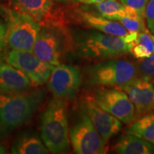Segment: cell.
<instances>
[{
    "mask_svg": "<svg viewBox=\"0 0 154 154\" xmlns=\"http://www.w3.org/2000/svg\"><path fill=\"white\" fill-rule=\"evenodd\" d=\"M44 98L45 91L42 89L19 94L0 93V137L26 124Z\"/></svg>",
    "mask_w": 154,
    "mask_h": 154,
    "instance_id": "6da1fadb",
    "label": "cell"
},
{
    "mask_svg": "<svg viewBox=\"0 0 154 154\" xmlns=\"http://www.w3.org/2000/svg\"><path fill=\"white\" fill-rule=\"evenodd\" d=\"M74 46L79 57L98 62L131 54L134 45L127 43L122 36L91 31L83 32L74 38Z\"/></svg>",
    "mask_w": 154,
    "mask_h": 154,
    "instance_id": "7a4b0ae2",
    "label": "cell"
},
{
    "mask_svg": "<svg viewBox=\"0 0 154 154\" xmlns=\"http://www.w3.org/2000/svg\"><path fill=\"white\" fill-rule=\"evenodd\" d=\"M84 76L88 86L121 88L139 77L138 63L124 57L98 61L86 67Z\"/></svg>",
    "mask_w": 154,
    "mask_h": 154,
    "instance_id": "3957f363",
    "label": "cell"
},
{
    "mask_svg": "<svg viewBox=\"0 0 154 154\" xmlns=\"http://www.w3.org/2000/svg\"><path fill=\"white\" fill-rule=\"evenodd\" d=\"M41 138L51 153H62L69 150L68 119L63 99L55 97L48 103L42 116Z\"/></svg>",
    "mask_w": 154,
    "mask_h": 154,
    "instance_id": "277c9868",
    "label": "cell"
},
{
    "mask_svg": "<svg viewBox=\"0 0 154 154\" xmlns=\"http://www.w3.org/2000/svg\"><path fill=\"white\" fill-rule=\"evenodd\" d=\"M7 21L5 42L14 50L32 51L42 26L29 14L5 9Z\"/></svg>",
    "mask_w": 154,
    "mask_h": 154,
    "instance_id": "5b68a950",
    "label": "cell"
},
{
    "mask_svg": "<svg viewBox=\"0 0 154 154\" xmlns=\"http://www.w3.org/2000/svg\"><path fill=\"white\" fill-rule=\"evenodd\" d=\"M71 143L78 154H103L108 152V142L96 129L81 106L79 118L69 131Z\"/></svg>",
    "mask_w": 154,
    "mask_h": 154,
    "instance_id": "8992f818",
    "label": "cell"
},
{
    "mask_svg": "<svg viewBox=\"0 0 154 154\" xmlns=\"http://www.w3.org/2000/svg\"><path fill=\"white\" fill-rule=\"evenodd\" d=\"M91 95L100 107L125 124L138 119L134 103L121 88L96 86Z\"/></svg>",
    "mask_w": 154,
    "mask_h": 154,
    "instance_id": "52a82bcc",
    "label": "cell"
},
{
    "mask_svg": "<svg viewBox=\"0 0 154 154\" xmlns=\"http://www.w3.org/2000/svg\"><path fill=\"white\" fill-rule=\"evenodd\" d=\"M55 0H9L13 10L29 14L42 27L63 28L66 25L64 13Z\"/></svg>",
    "mask_w": 154,
    "mask_h": 154,
    "instance_id": "ba28073f",
    "label": "cell"
},
{
    "mask_svg": "<svg viewBox=\"0 0 154 154\" xmlns=\"http://www.w3.org/2000/svg\"><path fill=\"white\" fill-rule=\"evenodd\" d=\"M7 62L24 73L34 86L47 82L54 68L40 59L32 51L13 49L7 55Z\"/></svg>",
    "mask_w": 154,
    "mask_h": 154,
    "instance_id": "9c48e42d",
    "label": "cell"
},
{
    "mask_svg": "<svg viewBox=\"0 0 154 154\" xmlns=\"http://www.w3.org/2000/svg\"><path fill=\"white\" fill-rule=\"evenodd\" d=\"M63 28L42 27L32 49L33 52L44 62L52 66L60 64L64 49Z\"/></svg>",
    "mask_w": 154,
    "mask_h": 154,
    "instance_id": "30bf717a",
    "label": "cell"
},
{
    "mask_svg": "<svg viewBox=\"0 0 154 154\" xmlns=\"http://www.w3.org/2000/svg\"><path fill=\"white\" fill-rule=\"evenodd\" d=\"M81 84L82 74L76 67L60 63L51 72L48 88L55 97L72 99L78 93Z\"/></svg>",
    "mask_w": 154,
    "mask_h": 154,
    "instance_id": "8fae6325",
    "label": "cell"
},
{
    "mask_svg": "<svg viewBox=\"0 0 154 154\" xmlns=\"http://www.w3.org/2000/svg\"><path fill=\"white\" fill-rule=\"evenodd\" d=\"M81 106L87 113L96 129L106 142L122 128L121 121L100 107L91 94L84 98Z\"/></svg>",
    "mask_w": 154,
    "mask_h": 154,
    "instance_id": "7c38bea8",
    "label": "cell"
},
{
    "mask_svg": "<svg viewBox=\"0 0 154 154\" xmlns=\"http://www.w3.org/2000/svg\"><path fill=\"white\" fill-rule=\"evenodd\" d=\"M120 88L126 92L134 103L138 118L154 111V86L151 81L138 77Z\"/></svg>",
    "mask_w": 154,
    "mask_h": 154,
    "instance_id": "4fadbf2b",
    "label": "cell"
},
{
    "mask_svg": "<svg viewBox=\"0 0 154 154\" xmlns=\"http://www.w3.org/2000/svg\"><path fill=\"white\" fill-rule=\"evenodd\" d=\"M32 83L24 73L10 64L0 63V93L19 94L31 89Z\"/></svg>",
    "mask_w": 154,
    "mask_h": 154,
    "instance_id": "5bb4252c",
    "label": "cell"
},
{
    "mask_svg": "<svg viewBox=\"0 0 154 154\" xmlns=\"http://www.w3.org/2000/svg\"><path fill=\"white\" fill-rule=\"evenodd\" d=\"M80 22L84 26L111 35L124 36L128 32L116 21L111 20L102 15L94 14L88 11H79Z\"/></svg>",
    "mask_w": 154,
    "mask_h": 154,
    "instance_id": "9a60e30c",
    "label": "cell"
},
{
    "mask_svg": "<svg viewBox=\"0 0 154 154\" xmlns=\"http://www.w3.org/2000/svg\"><path fill=\"white\" fill-rule=\"evenodd\" d=\"M11 151L14 154H47L49 149L37 134L23 131L14 138Z\"/></svg>",
    "mask_w": 154,
    "mask_h": 154,
    "instance_id": "2e32d148",
    "label": "cell"
},
{
    "mask_svg": "<svg viewBox=\"0 0 154 154\" xmlns=\"http://www.w3.org/2000/svg\"><path fill=\"white\" fill-rule=\"evenodd\" d=\"M111 150L119 154H154V145L134 135L124 133Z\"/></svg>",
    "mask_w": 154,
    "mask_h": 154,
    "instance_id": "e0dca14e",
    "label": "cell"
},
{
    "mask_svg": "<svg viewBox=\"0 0 154 154\" xmlns=\"http://www.w3.org/2000/svg\"><path fill=\"white\" fill-rule=\"evenodd\" d=\"M124 133L134 135L154 145V111L138 117L128 124Z\"/></svg>",
    "mask_w": 154,
    "mask_h": 154,
    "instance_id": "ac0fdd59",
    "label": "cell"
},
{
    "mask_svg": "<svg viewBox=\"0 0 154 154\" xmlns=\"http://www.w3.org/2000/svg\"><path fill=\"white\" fill-rule=\"evenodd\" d=\"M95 7L100 14L113 21L121 17L134 16L137 12L136 9L123 5L117 0H105L95 4Z\"/></svg>",
    "mask_w": 154,
    "mask_h": 154,
    "instance_id": "d6986e66",
    "label": "cell"
},
{
    "mask_svg": "<svg viewBox=\"0 0 154 154\" xmlns=\"http://www.w3.org/2000/svg\"><path fill=\"white\" fill-rule=\"evenodd\" d=\"M116 22L121 24L128 32H146L148 29L146 26V20L140 17H121L116 19Z\"/></svg>",
    "mask_w": 154,
    "mask_h": 154,
    "instance_id": "ffe728a7",
    "label": "cell"
},
{
    "mask_svg": "<svg viewBox=\"0 0 154 154\" xmlns=\"http://www.w3.org/2000/svg\"><path fill=\"white\" fill-rule=\"evenodd\" d=\"M137 63L139 77L151 81L154 76V54L149 57L138 59Z\"/></svg>",
    "mask_w": 154,
    "mask_h": 154,
    "instance_id": "44dd1931",
    "label": "cell"
},
{
    "mask_svg": "<svg viewBox=\"0 0 154 154\" xmlns=\"http://www.w3.org/2000/svg\"><path fill=\"white\" fill-rule=\"evenodd\" d=\"M145 20L148 29L154 35V0L148 2L145 11Z\"/></svg>",
    "mask_w": 154,
    "mask_h": 154,
    "instance_id": "7402d4cb",
    "label": "cell"
},
{
    "mask_svg": "<svg viewBox=\"0 0 154 154\" xmlns=\"http://www.w3.org/2000/svg\"><path fill=\"white\" fill-rule=\"evenodd\" d=\"M123 5L132 7L145 18V11L149 0H119Z\"/></svg>",
    "mask_w": 154,
    "mask_h": 154,
    "instance_id": "603a6c76",
    "label": "cell"
},
{
    "mask_svg": "<svg viewBox=\"0 0 154 154\" xmlns=\"http://www.w3.org/2000/svg\"><path fill=\"white\" fill-rule=\"evenodd\" d=\"M131 54L138 60V59L149 57V56L152 54V53L148 48H146L143 44H136L132 47Z\"/></svg>",
    "mask_w": 154,
    "mask_h": 154,
    "instance_id": "cb8c5ba5",
    "label": "cell"
},
{
    "mask_svg": "<svg viewBox=\"0 0 154 154\" xmlns=\"http://www.w3.org/2000/svg\"><path fill=\"white\" fill-rule=\"evenodd\" d=\"M7 26L0 23V42L2 41L3 38H5L6 34H7Z\"/></svg>",
    "mask_w": 154,
    "mask_h": 154,
    "instance_id": "d4e9b609",
    "label": "cell"
},
{
    "mask_svg": "<svg viewBox=\"0 0 154 154\" xmlns=\"http://www.w3.org/2000/svg\"><path fill=\"white\" fill-rule=\"evenodd\" d=\"M103 1H105V0H84V3L89 4V5L90 4H94V5H95V4L100 3Z\"/></svg>",
    "mask_w": 154,
    "mask_h": 154,
    "instance_id": "484cf974",
    "label": "cell"
},
{
    "mask_svg": "<svg viewBox=\"0 0 154 154\" xmlns=\"http://www.w3.org/2000/svg\"><path fill=\"white\" fill-rule=\"evenodd\" d=\"M7 153V149L3 144L0 143V154H4Z\"/></svg>",
    "mask_w": 154,
    "mask_h": 154,
    "instance_id": "4316f807",
    "label": "cell"
},
{
    "mask_svg": "<svg viewBox=\"0 0 154 154\" xmlns=\"http://www.w3.org/2000/svg\"><path fill=\"white\" fill-rule=\"evenodd\" d=\"M55 1L58 2H62V3H67L68 0H55Z\"/></svg>",
    "mask_w": 154,
    "mask_h": 154,
    "instance_id": "83f0119b",
    "label": "cell"
},
{
    "mask_svg": "<svg viewBox=\"0 0 154 154\" xmlns=\"http://www.w3.org/2000/svg\"><path fill=\"white\" fill-rule=\"evenodd\" d=\"M76 1L81 2H84V0H76Z\"/></svg>",
    "mask_w": 154,
    "mask_h": 154,
    "instance_id": "f1b7e54d",
    "label": "cell"
},
{
    "mask_svg": "<svg viewBox=\"0 0 154 154\" xmlns=\"http://www.w3.org/2000/svg\"><path fill=\"white\" fill-rule=\"evenodd\" d=\"M151 82L153 83V84H154V76H153V79H152V80H151Z\"/></svg>",
    "mask_w": 154,
    "mask_h": 154,
    "instance_id": "f546056e",
    "label": "cell"
},
{
    "mask_svg": "<svg viewBox=\"0 0 154 154\" xmlns=\"http://www.w3.org/2000/svg\"><path fill=\"white\" fill-rule=\"evenodd\" d=\"M153 86H154V84H153ZM153 98H154V90H153Z\"/></svg>",
    "mask_w": 154,
    "mask_h": 154,
    "instance_id": "4dcf8cb0",
    "label": "cell"
}]
</instances>
